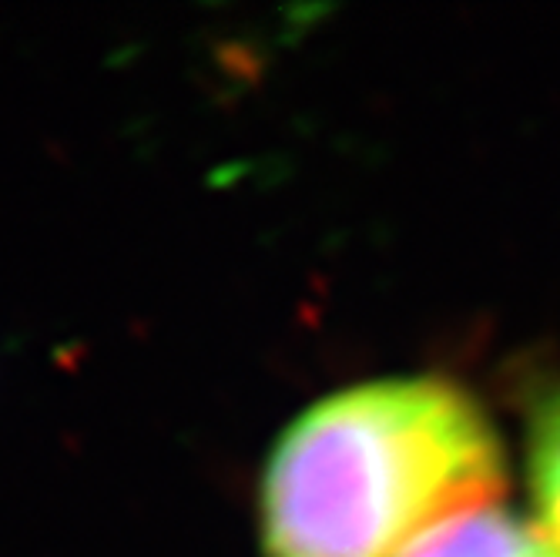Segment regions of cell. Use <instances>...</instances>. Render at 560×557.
<instances>
[{
  "label": "cell",
  "instance_id": "cell-1",
  "mask_svg": "<svg viewBox=\"0 0 560 557\" xmlns=\"http://www.w3.org/2000/svg\"><path fill=\"white\" fill-rule=\"evenodd\" d=\"M500 437L436 376L336 390L289 420L262 474L266 557H396L427 527L497 503Z\"/></svg>",
  "mask_w": 560,
  "mask_h": 557
},
{
  "label": "cell",
  "instance_id": "cell-2",
  "mask_svg": "<svg viewBox=\"0 0 560 557\" xmlns=\"http://www.w3.org/2000/svg\"><path fill=\"white\" fill-rule=\"evenodd\" d=\"M396 557H560V547L537 521L500 503H480L427 527Z\"/></svg>",
  "mask_w": 560,
  "mask_h": 557
},
{
  "label": "cell",
  "instance_id": "cell-3",
  "mask_svg": "<svg viewBox=\"0 0 560 557\" xmlns=\"http://www.w3.org/2000/svg\"><path fill=\"white\" fill-rule=\"evenodd\" d=\"M527 467L530 494L537 503V524L560 547V390L550 393L534 410Z\"/></svg>",
  "mask_w": 560,
  "mask_h": 557
}]
</instances>
